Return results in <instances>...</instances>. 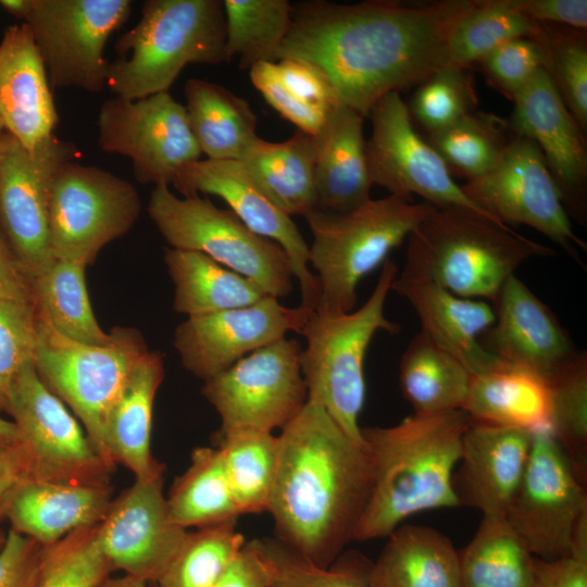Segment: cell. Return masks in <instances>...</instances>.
<instances>
[{
	"instance_id": "1",
	"label": "cell",
	"mask_w": 587,
	"mask_h": 587,
	"mask_svg": "<svg viewBox=\"0 0 587 587\" xmlns=\"http://www.w3.org/2000/svg\"><path fill=\"white\" fill-rule=\"evenodd\" d=\"M473 0L352 4L303 1L275 61L299 59L322 68L341 104L364 118L390 92L417 86L448 64V39Z\"/></svg>"
},
{
	"instance_id": "2",
	"label": "cell",
	"mask_w": 587,
	"mask_h": 587,
	"mask_svg": "<svg viewBox=\"0 0 587 587\" xmlns=\"http://www.w3.org/2000/svg\"><path fill=\"white\" fill-rule=\"evenodd\" d=\"M372 487L365 448L324 407L308 399L277 435L267 512L276 538L320 566H329L354 534Z\"/></svg>"
},
{
	"instance_id": "3",
	"label": "cell",
	"mask_w": 587,
	"mask_h": 587,
	"mask_svg": "<svg viewBox=\"0 0 587 587\" xmlns=\"http://www.w3.org/2000/svg\"><path fill=\"white\" fill-rule=\"evenodd\" d=\"M471 422L464 411L455 410L361 429L372 487L354 540L387 537L413 514L459 505L452 477Z\"/></svg>"
},
{
	"instance_id": "4",
	"label": "cell",
	"mask_w": 587,
	"mask_h": 587,
	"mask_svg": "<svg viewBox=\"0 0 587 587\" xmlns=\"http://www.w3.org/2000/svg\"><path fill=\"white\" fill-rule=\"evenodd\" d=\"M403 271L452 294L495 302L516 268L554 251L463 208H436L409 235Z\"/></svg>"
},
{
	"instance_id": "5",
	"label": "cell",
	"mask_w": 587,
	"mask_h": 587,
	"mask_svg": "<svg viewBox=\"0 0 587 587\" xmlns=\"http://www.w3.org/2000/svg\"><path fill=\"white\" fill-rule=\"evenodd\" d=\"M225 45L223 1L147 0L115 43L105 86L129 100L167 92L185 66L226 62Z\"/></svg>"
},
{
	"instance_id": "6",
	"label": "cell",
	"mask_w": 587,
	"mask_h": 587,
	"mask_svg": "<svg viewBox=\"0 0 587 587\" xmlns=\"http://www.w3.org/2000/svg\"><path fill=\"white\" fill-rule=\"evenodd\" d=\"M435 209L424 201L389 195L347 212L314 209L307 213L303 217L313 236L309 266L316 273L320 292L315 310H354L361 279L384 264Z\"/></svg>"
},
{
	"instance_id": "7",
	"label": "cell",
	"mask_w": 587,
	"mask_h": 587,
	"mask_svg": "<svg viewBox=\"0 0 587 587\" xmlns=\"http://www.w3.org/2000/svg\"><path fill=\"white\" fill-rule=\"evenodd\" d=\"M397 274L398 266L387 259L362 307L346 313L314 310L299 333L307 341L300 366L308 399L321 403L349 438L363 448L359 415L365 400L364 359L378 330H400L385 315L386 298Z\"/></svg>"
},
{
	"instance_id": "8",
	"label": "cell",
	"mask_w": 587,
	"mask_h": 587,
	"mask_svg": "<svg viewBox=\"0 0 587 587\" xmlns=\"http://www.w3.org/2000/svg\"><path fill=\"white\" fill-rule=\"evenodd\" d=\"M37 330L35 367L40 380L74 411L97 453L113 470L108 420L134 367L149 352L142 335L116 326L108 344L91 346L61 336L38 319Z\"/></svg>"
},
{
	"instance_id": "9",
	"label": "cell",
	"mask_w": 587,
	"mask_h": 587,
	"mask_svg": "<svg viewBox=\"0 0 587 587\" xmlns=\"http://www.w3.org/2000/svg\"><path fill=\"white\" fill-rule=\"evenodd\" d=\"M147 209L171 248L201 252L277 299L290 294L295 277L285 250L252 232L233 211L209 198H179L167 185L154 186Z\"/></svg>"
},
{
	"instance_id": "10",
	"label": "cell",
	"mask_w": 587,
	"mask_h": 587,
	"mask_svg": "<svg viewBox=\"0 0 587 587\" xmlns=\"http://www.w3.org/2000/svg\"><path fill=\"white\" fill-rule=\"evenodd\" d=\"M132 183L76 160L55 173L49 192V234L54 259L92 264L101 249L124 236L140 213Z\"/></svg>"
},
{
	"instance_id": "11",
	"label": "cell",
	"mask_w": 587,
	"mask_h": 587,
	"mask_svg": "<svg viewBox=\"0 0 587 587\" xmlns=\"http://www.w3.org/2000/svg\"><path fill=\"white\" fill-rule=\"evenodd\" d=\"M5 412L18 430L16 447L24 462L25 479L109 485L112 470L64 403L40 380L35 360L15 376Z\"/></svg>"
},
{
	"instance_id": "12",
	"label": "cell",
	"mask_w": 587,
	"mask_h": 587,
	"mask_svg": "<svg viewBox=\"0 0 587 587\" xmlns=\"http://www.w3.org/2000/svg\"><path fill=\"white\" fill-rule=\"evenodd\" d=\"M129 0H26L22 21L34 38L51 88L100 92L110 36L129 18Z\"/></svg>"
},
{
	"instance_id": "13",
	"label": "cell",
	"mask_w": 587,
	"mask_h": 587,
	"mask_svg": "<svg viewBox=\"0 0 587 587\" xmlns=\"http://www.w3.org/2000/svg\"><path fill=\"white\" fill-rule=\"evenodd\" d=\"M300 353L298 340L284 337L204 380L202 395L220 415L218 433L286 426L308 400Z\"/></svg>"
},
{
	"instance_id": "14",
	"label": "cell",
	"mask_w": 587,
	"mask_h": 587,
	"mask_svg": "<svg viewBox=\"0 0 587 587\" xmlns=\"http://www.w3.org/2000/svg\"><path fill=\"white\" fill-rule=\"evenodd\" d=\"M72 141L50 136L34 150L0 134V229L32 280L55 259L49 234V192L58 170L79 157Z\"/></svg>"
},
{
	"instance_id": "15",
	"label": "cell",
	"mask_w": 587,
	"mask_h": 587,
	"mask_svg": "<svg viewBox=\"0 0 587 587\" xmlns=\"http://www.w3.org/2000/svg\"><path fill=\"white\" fill-rule=\"evenodd\" d=\"M97 128L99 147L127 157L141 184L168 186L201 155L185 105L168 91L138 100L107 99L100 107Z\"/></svg>"
},
{
	"instance_id": "16",
	"label": "cell",
	"mask_w": 587,
	"mask_h": 587,
	"mask_svg": "<svg viewBox=\"0 0 587 587\" xmlns=\"http://www.w3.org/2000/svg\"><path fill=\"white\" fill-rule=\"evenodd\" d=\"M587 513L586 485L551 432L533 433L530 454L505 519L541 560L571 554L576 525Z\"/></svg>"
},
{
	"instance_id": "17",
	"label": "cell",
	"mask_w": 587,
	"mask_h": 587,
	"mask_svg": "<svg viewBox=\"0 0 587 587\" xmlns=\"http://www.w3.org/2000/svg\"><path fill=\"white\" fill-rule=\"evenodd\" d=\"M461 187L499 222L536 229L585 268L580 250L586 251L587 245L575 234L552 175L532 140L513 136L492 171Z\"/></svg>"
},
{
	"instance_id": "18",
	"label": "cell",
	"mask_w": 587,
	"mask_h": 587,
	"mask_svg": "<svg viewBox=\"0 0 587 587\" xmlns=\"http://www.w3.org/2000/svg\"><path fill=\"white\" fill-rule=\"evenodd\" d=\"M369 117L372 132L366 140V159L373 185L384 187L389 195L410 199L417 195L435 208H463L499 222L464 193L439 154L417 132L399 92L380 98Z\"/></svg>"
},
{
	"instance_id": "19",
	"label": "cell",
	"mask_w": 587,
	"mask_h": 587,
	"mask_svg": "<svg viewBox=\"0 0 587 587\" xmlns=\"http://www.w3.org/2000/svg\"><path fill=\"white\" fill-rule=\"evenodd\" d=\"M313 311L266 296L247 307L188 317L175 328L173 345L183 366L208 380L287 333H300Z\"/></svg>"
},
{
	"instance_id": "20",
	"label": "cell",
	"mask_w": 587,
	"mask_h": 587,
	"mask_svg": "<svg viewBox=\"0 0 587 587\" xmlns=\"http://www.w3.org/2000/svg\"><path fill=\"white\" fill-rule=\"evenodd\" d=\"M187 533L170 519L161 474L135 478L130 487L111 501L98 524L97 539L114 571L121 570L146 583H158Z\"/></svg>"
},
{
	"instance_id": "21",
	"label": "cell",
	"mask_w": 587,
	"mask_h": 587,
	"mask_svg": "<svg viewBox=\"0 0 587 587\" xmlns=\"http://www.w3.org/2000/svg\"><path fill=\"white\" fill-rule=\"evenodd\" d=\"M508 124L515 137L532 140L541 152L565 211L579 224L587 216L586 135L563 102L546 70L514 97Z\"/></svg>"
},
{
	"instance_id": "22",
	"label": "cell",
	"mask_w": 587,
	"mask_h": 587,
	"mask_svg": "<svg viewBox=\"0 0 587 587\" xmlns=\"http://www.w3.org/2000/svg\"><path fill=\"white\" fill-rule=\"evenodd\" d=\"M183 197L214 195L223 199L255 234L277 242L287 253L298 280L301 304L315 310L320 292L309 266V245L299 228L258 187L239 160H198L186 165L172 184Z\"/></svg>"
},
{
	"instance_id": "23",
	"label": "cell",
	"mask_w": 587,
	"mask_h": 587,
	"mask_svg": "<svg viewBox=\"0 0 587 587\" xmlns=\"http://www.w3.org/2000/svg\"><path fill=\"white\" fill-rule=\"evenodd\" d=\"M492 308L495 322L480 345L498 360L548 380L579 352L551 309L515 275L504 283Z\"/></svg>"
},
{
	"instance_id": "24",
	"label": "cell",
	"mask_w": 587,
	"mask_h": 587,
	"mask_svg": "<svg viewBox=\"0 0 587 587\" xmlns=\"http://www.w3.org/2000/svg\"><path fill=\"white\" fill-rule=\"evenodd\" d=\"M533 434L472 420L461 449L452 487L459 505L483 515L505 516L530 454Z\"/></svg>"
},
{
	"instance_id": "25",
	"label": "cell",
	"mask_w": 587,
	"mask_h": 587,
	"mask_svg": "<svg viewBox=\"0 0 587 587\" xmlns=\"http://www.w3.org/2000/svg\"><path fill=\"white\" fill-rule=\"evenodd\" d=\"M0 115L4 130L29 151L59 122L45 63L23 22L9 26L0 41Z\"/></svg>"
},
{
	"instance_id": "26",
	"label": "cell",
	"mask_w": 587,
	"mask_h": 587,
	"mask_svg": "<svg viewBox=\"0 0 587 587\" xmlns=\"http://www.w3.org/2000/svg\"><path fill=\"white\" fill-rule=\"evenodd\" d=\"M390 290L403 297L422 323V332L451 352L472 374L498 359L480 345L482 335L494 324V308L484 300L463 298L437 283L402 270Z\"/></svg>"
},
{
	"instance_id": "27",
	"label": "cell",
	"mask_w": 587,
	"mask_h": 587,
	"mask_svg": "<svg viewBox=\"0 0 587 587\" xmlns=\"http://www.w3.org/2000/svg\"><path fill=\"white\" fill-rule=\"evenodd\" d=\"M112 501L109 485L24 479L7 496L0 511L11 528L41 546L102 521Z\"/></svg>"
},
{
	"instance_id": "28",
	"label": "cell",
	"mask_w": 587,
	"mask_h": 587,
	"mask_svg": "<svg viewBox=\"0 0 587 587\" xmlns=\"http://www.w3.org/2000/svg\"><path fill=\"white\" fill-rule=\"evenodd\" d=\"M363 121L360 113L340 104L315 136V209L347 212L371 199Z\"/></svg>"
},
{
	"instance_id": "29",
	"label": "cell",
	"mask_w": 587,
	"mask_h": 587,
	"mask_svg": "<svg viewBox=\"0 0 587 587\" xmlns=\"http://www.w3.org/2000/svg\"><path fill=\"white\" fill-rule=\"evenodd\" d=\"M464 411L473 421L520 428L529 433L551 432V391L537 373L497 360L472 374Z\"/></svg>"
},
{
	"instance_id": "30",
	"label": "cell",
	"mask_w": 587,
	"mask_h": 587,
	"mask_svg": "<svg viewBox=\"0 0 587 587\" xmlns=\"http://www.w3.org/2000/svg\"><path fill=\"white\" fill-rule=\"evenodd\" d=\"M164 378L163 357L148 352L134 367L108 420L107 446L113 464H122L135 478L164 473L151 454L153 403Z\"/></svg>"
},
{
	"instance_id": "31",
	"label": "cell",
	"mask_w": 587,
	"mask_h": 587,
	"mask_svg": "<svg viewBox=\"0 0 587 587\" xmlns=\"http://www.w3.org/2000/svg\"><path fill=\"white\" fill-rule=\"evenodd\" d=\"M374 563L370 587H461L459 551L435 528L397 527Z\"/></svg>"
},
{
	"instance_id": "32",
	"label": "cell",
	"mask_w": 587,
	"mask_h": 587,
	"mask_svg": "<svg viewBox=\"0 0 587 587\" xmlns=\"http://www.w3.org/2000/svg\"><path fill=\"white\" fill-rule=\"evenodd\" d=\"M315 158V136L297 129L282 142L258 137L239 161L277 208L304 216L316 208Z\"/></svg>"
},
{
	"instance_id": "33",
	"label": "cell",
	"mask_w": 587,
	"mask_h": 587,
	"mask_svg": "<svg viewBox=\"0 0 587 587\" xmlns=\"http://www.w3.org/2000/svg\"><path fill=\"white\" fill-rule=\"evenodd\" d=\"M186 113L201 153L211 160H240L259 137L257 115L246 99L201 78L184 87Z\"/></svg>"
},
{
	"instance_id": "34",
	"label": "cell",
	"mask_w": 587,
	"mask_h": 587,
	"mask_svg": "<svg viewBox=\"0 0 587 587\" xmlns=\"http://www.w3.org/2000/svg\"><path fill=\"white\" fill-rule=\"evenodd\" d=\"M163 258L175 287L173 309L188 317L247 307L270 296L201 252L166 248Z\"/></svg>"
},
{
	"instance_id": "35",
	"label": "cell",
	"mask_w": 587,
	"mask_h": 587,
	"mask_svg": "<svg viewBox=\"0 0 587 587\" xmlns=\"http://www.w3.org/2000/svg\"><path fill=\"white\" fill-rule=\"evenodd\" d=\"M472 373L463 362L424 332L407 347L399 367V384L414 414L433 415L462 410Z\"/></svg>"
},
{
	"instance_id": "36",
	"label": "cell",
	"mask_w": 587,
	"mask_h": 587,
	"mask_svg": "<svg viewBox=\"0 0 587 587\" xmlns=\"http://www.w3.org/2000/svg\"><path fill=\"white\" fill-rule=\"evenodd\" d=\"M86 266L55 259L30 280L37 319L61 336L85 345L102 346L110 333L93 314L85 280Z\"/></svg>"
},
{
	"instance_id": "37",
	"label": "cell",
	"mask_w": 587,
	"mask_h": 587,
	"mask_svg": "<svg viewBox=\"0 0 587 587\" xmlns=\"http://www.w3.org/2000/svg\"><path fill=\"white\" fill-rule=\"evenodd\" d=\"M459 561L461 587H534L535 557L505 516L484 515Z\"/></svg>"
},
{
	"instance_id": "38",
	"label": "cell",
	"mask_w": 587,
	"mask_h": 587,
	"mask_svg": "<svg viewBox=\"0 0 587 587\" xmlns=\"http://www.w3.org/2000/svg\"><path fill=\"white\" fill-rule=\"evenodd\" d=\"M166 502L171 521L184 529L236 522L241 515L217 447L192 451L189 467L173 484Z\"/></svg>"
},
{
	"instance_id": "39",
	"label": "cell",
	"mask_w": 587,
	"mask_h": 587,
	"mask_svg": "<svg viewBox=\"0 0 587 587\" xmlns=\"http://www.w3.org/2000/svg\"><path fill=\"white\" fill-rule=\"evenodd\" d=\"M226 477L240 514L267 512L277 459V436L255 429L218 433Z\"/></svg>"
},
{
	"instance_id": "40",
	"label": "cell",
	"mask_w": 587,
	"mask_h": 587,
	"mask_svg": "<svg viewBox=\"0 0 587 587\" xmlns=\"http://www.w3.org/2000/svg\"><path fill=\"white\" fill-rule=\"evenodd\" d=\"M424 137L450 173L466 182L492 171L513 139L508 120L478 110L452 126Z\"/></svg>"
},
{
	"instance_id": "41",
	"label": "cell",
	"mask_w": 587,
	"mask_h": 587,
	"mask_svg": "<svg viewBox=\"0 0 587 587\" xmlns=\"http://www.w3.org/2000/svg\"><path fill=\"white\" fill-rule=\"evenodd\" d=\"M539 23L527 17L517 0H473L448 39V64L470 67L503 43L535 37Z\"/></svg>"
},
{
	"instance_id": "42",
	"label": "cell",
	"mask_w": 587,
	"mask_h": 587,
	"mask_svg": "<svg viewBox=\"0 0 587 587\" xmlns=\"http://www.w3.org/2000/svg\"><path fill=\"white\" fill-rule=\"evenodd\" d=\"M287 0H224L226 62L238 58L241 68L276 62V52L291 26Z\"/></svg>"
},
{
	"instance_id": "43",
	"label": "cell",
	"mask_w": 587,
	"mask_h": 587,
	"mask_svg": "<svg viewBox=\"0 0 587 587\" xmlns=\"http://www.w3.org/2000/svg\"><path fill=\"white\" fill-rule=\"evenodd\" d=\"M551 433L579 479L587 480V354L577 355L548 379Z\"/></svg>"
},
{
	"instance_id": "44",
	"label": "cell",
	"mask_w": 587,
	"mask_h": 587,
	"mask_svg": "<svg viewBox=\"0 0 587 587\" xmlns=\"http://www.w3.org/2000/svg\"><path fill=\"white\" fill-rule=\"evenodd\" d=\"M266 572L268 587H370L371 563L361 557L320 566L296 553L277 538L249 541Z\"/></svg>"
},
{
	"instance_id": "45",
	"label": "cell",
	"mask_w": 587,
	"mask_h": 587,
	"mask_svg": "<svg viewBox=\"0 0 587 587\" xmlns=\"http://www.w3.org/2000/svg\"><path fill=\"white\" fill-rule=\"evenodd\" d=\"M246 544L236 522L187 533L174 560L158 580L159 587H213Z\"/></svg>"
},
{
	"instance_id": "46",
	"label": "cell",
	"mask_w": 587,
	"mask_h": 587,
	"mask_svg": "<svg viewBox=\"0 0 587 587\" xmlns=\"http://www.w3.org/2000/svg\"><path fill=\"white\" fill-rule=\"evenodd\" d=\"M478 97L470 67L445 65L423 82L407 103L424 136L444 130L477 110Z\"/></svg>"
},
{
	"instance_id": "47",
	"label": "cell",
	"mask_w": 587,
	"mask_h": 587,
	"mask_svg": "<svg viewBox=\"0 0 587 587\" xmlns=\"http://www.w3.org/2000/svg\"><path fill=\"white\" fill-rule=\"evenodd\" d=\"M542 45L548 73L566 108L587 134V36L586 30L539 23L535 36Z\"/></svg>"
},
{
	"instance_id": "48",
	"label": "cell",
	"mask_w": 587,
	"mask_h": 587,
	"mask_svg": "<svg viewBox=\"0 0 587 587\" xmlns=\"http://www.w3.org/2000/svg\"><path fill=\"white\" fill-rule=\"evenodd\" d=\"M98 524L43 546L35 587H97L110 577L114 569L99 547Z\"/></svg>"
},
{
	"instance_id": "49",
	"label": "cell",
	"mask_w": 587,
	"mask_h": 587,
	"mask_svg": "<svg viewBox=\"0 0 587 587\" xmlns=\"http://www.w3.org/2000/svg\"><path fill=\"white\" fill-rule=\"evenodd\" d=\"M37 344L34 303L0 301V411H5L15 376L27 362L35 360Z\"/></svg>"
},
{
	"instance_id": "50",
	"label": "cell",
	"mask_w": 587,
	"mask_h": 587,
	"mask_svg": "<svg viewBox=\"0 0 587 587\" xmlns=\"http://www.w3.org/2000/svg\"><path fill=\"white\" fill-rule=\"evenodd\" d=\"M486 82L509 100L546 70L547 57L536 37H520L498 47L477 62Z\"/></svg>"
},
{
	"instance_id": "51",
	"label": "cell",
	"mask_w": 587,
	"mask_h": 587,
	"mask_svg": "<svg viewBox=\"0 0 587 587\" xmlns=\"http://www.w3.org/2000/svg\"><path fill=\"white\" fill-rule=\"evenodd\" d=\"M249 71L252 85L284 118L305 134L321 132L328 114L296 97L280 79L275 62H258Z\"/></svg>"
},
{
	"instance_id": "52",
	"label": "cell",
	"mask_w": 587,
	"mask_h": 587,
	"mask_svg": "<svg viewBox=\"0 0 587 587\" xmlns=\"http://www.w3.org/2000/svg\"><path fill=\"white\" fill-rule=\"evenodd\" d=\"M275 63L283 83L307 104L327 114L341 104L330 79L315 64L299 59Z\"/></svg>"
},
{
	"instance_id": "53",
	"label": "cell",
	"mask_w": 587,
	"mask_h": 587,
	"mask_svg": "<svg viewBox=\"0 0 587 587\" xmlns=\"http://www.w3.org/2000/svg\"><path fill=\"white\" fill-rule=\"evenodd\" d=\"M43 546L10 528L0 547V587H35Z\"/></svg>"
},
{
	"instance_id": "54",
	"label": "cell",
	"mask_w": 587,
	"mask_h": 587,
	"mask_svg": "<svg viewBox=\"0 0 587 587\" xmlns=\"http://www.w3.org/2000/svg\"><path fill=\"white\" fill-rule=\"evenodd\" d=\"M521 11L537 23L587 28L586 0H517Z\"/></svg>"
},
{
	"instance_id": "55",
	"label": "cell",
	"mask_w": 587,
	"mask_h": 587,
	"mask_svg": "<svg viewBox=\"0 0 587 587\" xmlns=\"http://www.w3.org/2000/svg\"><path fill=\"white\" fill-rule=\"evenodd\" d=\"M534 587H587V559L574 555L555 560L535 558Z\"/></svg>"
},
{
	"instance_id": "56",
	"label": "cell",
	"mask_w": 587,
	"mask_h": 587,
	"mask_svg": "<svg viewBox=\"0 0 587 587\" xmlns=\"http://www.w3.org/2000/svg\"><path fill=\"white\" fill-rule=\"evenodd\" d=\"M213 587H268L264 566L249 541H246Z\"/></svg>"
},
{
	"instance_id": "57",
	"label": "cell",
	"mask_w": 587,
	"mask_h": 587,
	"mask_svg": "<svg viewBox=\"0 0 587 587\" xmlns=\"http://www.w3.org/2000/svg\"><path fill=\"white\" fill-rule=\"evenodd\" d=\"M33 302L30 279L0 229V301Z\"/></svg>"
},
{
	"instance_id": "58",
	"label": "cell",
	"mask_w": 587,
	"mask_h": 587,
	"mask_svg": "<svg viewBox=\"0 0 587 587\" xmlns=\"http://www.w3.org/2000/svg\"><path fill=\"white\" fill-rule=\"evenodd\" d=\"M25 478V466L17 447H0V511L7 496Z\"/></svg>"
},
{
	"instance_id": "59",
	"label": "cell",
	"mask_w": 587,
	"mask_h": 587,
	"mask_svg": "<svg viewBox=\"0 0 587 587\" xmlns=\"http://www.w3.org/2000/svg\"><path fill=\"white\" fill-rule=\"evenodd\" d=\"M20 441L18 430L13 422L0 417V447H14Z\"/></svg>"
},
{
	"instance_id": "60",
	"label": "cell",
	"mask_w": 587,
	"mask_h": 587,
	"mask_svg": "<svg viewBox=\"0 0 587 587\" xmlns=\"http://www.w3.org/2000/svg\"><path fill=\"white\" fill-rule=\"evenodd\" d=\"M97 587H147V583L129 575L108 577Z\"/></svg>"
},
{
	"instance_id": "61",
	"label": "cell",
	"mask_w": 587,
	"mask_h": 587,
	"mask_svg": "<svg viewBox=\"0 0 587 587\" xmlns=\"http://www.w3.org/2000/svg\"><path fill=\"white\" fill-rule=\"evenodd\" d=\"M0 7L17 20H22L26 0H0Z\"/></svg>"
},
{
	"instance_id": "62",
	"label": "cell",
	"mask_w": 587,
	"mask_h": 587,
	"mask_svg": "<svg viewBox=\"0 0 587 587\" xmlns=\"http://www.w3.org/2000/svg\"><path fill=\"white\" fill-rule=\"evenodd\" d=\"M3 132H4V126H3V122L0 115V134H2Z\"/></svg>"
},
{
	"instance_id": "63",
	"label": "cell",
	"mask_w": 587,
	"mask_h": 587,
	"mask_svg": "<svg viewBox=\"0 0 587 587\" xmlns=\"http://www.w3.org/2000/svg\"><path fill=\"white\" fill-rule=\"evenodd\" d=\"M3 541H4V537L2 538L0 535V547L2 546Z\"/></svg>"
}]
</instances>
